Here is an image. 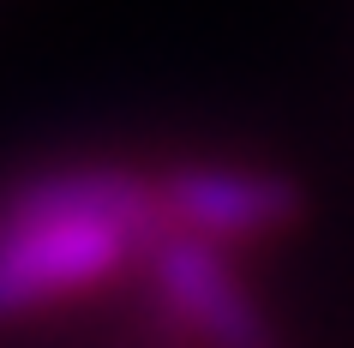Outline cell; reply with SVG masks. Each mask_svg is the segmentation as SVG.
Segmentation results:
<instances>
[{
    "label": "cell",
    "mask_w": 354,
    "mask_h": 348,
    "mask_svg": "<svg viewBox=\"0 0 354 348\" xmlns=\"http://www.w3.org/2000/svg\"><path fill=\"white\" fill-rule=\"evenodd\" d=\"M145 289L192 348H277L252 289L234 271V253L192 235H162L145 258Z\"/></svg>",
    "instance_id": "cell-3"
},
{
    "label": "cell",
    "mask_w": 354,
    "mask_h": 348,
    "mask_svg": "<svg viewBox=\"0 0 354 348\" xmlns=\"http://www.w3.org/2000/svg\"><path fill=\"white\" fill-rule=\"evenodd\" d=\"M162 240L156 174L66 156L0 186V330L73 306L145 264Z\"/></svg>",
    "instance_id": "cell-1"
},
{
    "label": "cell",
    "mask_w": 354,
    "mask_h": 348,
    "mask_svg": "<svg viewBox=\"0 0 354 348\" xmlns=\"http://www.w3.org/2000/svg\"><path fill=\"white\" fill-rule=\"evenodd\" d=\"M306 210L300 186L282 168L234 163V156H180L156 168V217L162 235H192L210 246H259L288 235Z\"/></svg>",
    "instance_id": "cell-2"
}]
</instances>
